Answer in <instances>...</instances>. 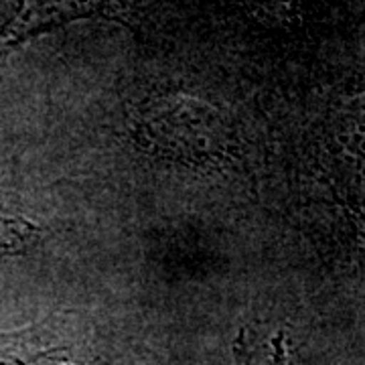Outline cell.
Masks as SVG:
<instances>
[{
  "label": "cell",
  "instance_id": "277c9868",
  "mask_svg": "<svg viewBox=\"0 0 365 365\" xmlns=\"http://www.w3.org/2000/svg\"><path fill=\"white\" fill-rule=\"evenodd\" d=\"M43 235V225L11 207L0 191V258L23 256L39 244Z\"/></svg>",
  "mask_w": 365,
  "mask_h": 365
},
{
  "label": "cell",
  "instance_id": "3957f363",
  "mask_svg": "<svg viewBox=\"0 0 365 365\" xmlns=\"http://www.w3.org/2000/svg\"><path fill=\"white\" fill-rule=\"evenodd\" d=\"M126 21L124 0H4L0 9V61L55 29L88 21Z\"/></svg>",
  "mask_w": 365,
  "mask_h": 365
},
{
  "label": "cell",
  "instance_id": "6da1fadb",
  "mask_svg": "<svg viewBox=\"0 0 365 365\" xmlns=\"http://www.w3.org/2000/svg\"><path fill=\"white\" fill-rule=\"evenodd\" d=\"M0 365H138L132 343L110 321L59 309L0 331Z\"/></svg>",
  "mask_w": 365,
  "mask_h": 365
},
{
  "label": "cell",
  "instance_id": "8992f818",
  "mask_svg": "<svg viewBox=\"0 0 365 365\" xmlns=\"http://www.w3.org/2000/svg\"><path fill=\"white\" fill-rule=\"evenodd\" d=\"M284 365H300L297 359H292V353H290V349H288L287 353V359H284Z\"/></svg>",
  "mask_w": 365,
  "mask_h": 365
},
{
  "label": "cell",
  "instance_id": "7a4b0ae2",
  "mask_svg": "<svg viewBox=\"0 0 365 365\" xmlns=\"http://www.w3.org/2000/svg\"><path fill=\"white\" fill-rule=\"evenodd\" d=\"M134 138L150 155L182 165H217L235 150L232 120L189 93H155L132 112Z\"/></svg>",
  "mask_w": 365,
  "mask_h": 365
},
{
  "label": "cell",
  "instance_id": "5b68a950",
  "mask_svg": "<svg viewBox=\"0 0 365 365\" xmlns=\"http://www.w3.org/2000/svg\"><path fill=\"white\" fill-rule=\"evenodd\" d=\"M287 353L288 343L282 333L264 339L242 329L235 339L232 365H284Z\"/></svg>",
  "mask_w": 365,
  "mask_h": 365
}]
</instances>
